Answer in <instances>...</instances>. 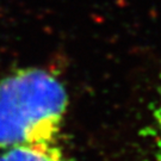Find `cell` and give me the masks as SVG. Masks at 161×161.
Segmentation results:
<instances>
[{"mask_svg": "<svg viewBox=\"0 0 161 161\" xmlns=\"http://www.w3.org/2000/svg\"><path fill=\"white\" fill-rule=\"evenodd\" d=\"M68 97L58 78L23 68L0 81V149L61 142Z\"/></svg>", "mask_w": 161, "mask_h": 161, "instance_id": "1", "label": "cell"}, {"mask_svg": "<svg viewBox=\"0 0 161 161\" xmlns=\"http://www.w3.org/2000/svg\"><path fill=\"white\" fill-rule=\"evenodd\" d=\"M0 161H67L61 142L22 144L4 149Z\"/></svg>", "mask_w": 161, "mask_h": 161, "instance_id": "2", "label": "cell"}, {"mask_svg": "<svg viewBox=\"0 0 161 161\" xmlns=\"http://www.w3.org/2000/svg\"><path fill=\"white\" fill-rule=\"evenodd\" d=\"M150 138L156 161H161V80L150 117Z\"/></svg>", "mask_w": 161, "mask_h": 161, "instance_id": "3", "label": "cell"}]
</instances>
